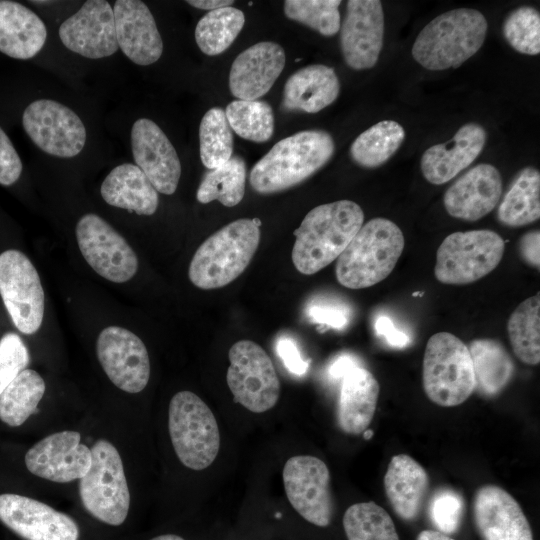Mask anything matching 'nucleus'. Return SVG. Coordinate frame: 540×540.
Segmentation results:
<instances>
[{
    "label": "nucleus",
    "instance_id": "obj_1",
    "mask_svg": "<svg viewBox=\"0 0 540 540\" xmlns=\"http://www.w3.org/2000/svg\"><path fill=\"white\" fill-rule=\"evenodd\" d=\"M364 221L362 208L339 200L310 210L294 231L292 262L304 275L322 270L345 250Z\"/></svg>",
    "mask_w": 540,
    "mask_h": 540
},
{
    "label": "nucleus",
    "instance_id": "obj_2",
    "mask_svg": "<svg viewBox=\"0 0 540 540\" xmlns=\"http://www.w3.org/2000/svg\"><path fill=\"white\" fill-rule=\"evenodd\" d=\"M335 143L324 130H305L277 142L251 169L249 182L259 194L294 187L332 158Z\"/></svg>",
    "mask_w": 540,
    "mask_h": 540
},
{
    "label": "nucleus",
    "instance_id": "obj_3",
    "mask_svg": "<svg viewBox=\"0 0 540 540\" xmlns=\"http://www.w3.org/2000/svg\"><path fill=\"white\" fill-rule=\"evenodd\" d=\"M487 29V20L478 10L446 11L420 31L412 46V56L427 70L458 68L482 47Z\"/></svg>",
    "mask_w": 540,
    "mask_h": 540
},
{
    "label": "nucleus",
    "instance_id": "obj_4",
    "mask_svg": "<svg viewBox=\"0 0 540 540\" xmlns=\"http://www.w3.org/2000/svg\"><path fill=\"white\" fill-rule=\"evenodd\" d=\"M258 218H242L209 236L194 253L188 276L196 287L211 290L224 287L248 267L260 242Z\"/></svg>",
    "mask_w": 540,
    "mask_h": 540
},
{
    "label": "nucleus",
    "instance_id": "obj_5",
    "mask_svg": "<svg viewBox=\"0 0 540 540\" xmlns=\"http://www.w3.org/2000/svg\"><path fill=\"white\" fill-rule=\"evenodd\" d=\"M404 246V235L393 221L369 220L337 258V281L349 289L376 285L393 271Z\"/></svg>",
    "mask_w": 540,
    "mask_h": 540
},
{
    "label": "nucleus",
    "instance_id": "obj_6",
    "mask_svg": "<svg viewBox=\"0 0 540 540\" xmlns=\"http://www.w3.org/2000/svg\"><path fill=\"white\" fill-rule=\"evenodd\" d=\"M422 384L427 397L442 407L466 401L475 390V377L468 346L449 332L432 335L426 344Z\"/></svg>",
    "mask_w": 540,
    "mask_h": 540
},
{
    "label": "nucleus",
    "instance_id": "obj_7",
    "mask_svg": "<svg viewBox=\"0 0 540 540\" xmlns=\"http://www.w3.org/2000/svg\"><path fill=\"white\" fill-rule=\"evenodd\" d=\"M168 429L174 451L189 469L203 470L216 459L220 432L208 405L191 391L177 392L170 400Z\"/></svg>",
    "mask_w": 540,
    "mask_h": 540
},
{
    "label": "nucleus",
    "instance_id": "obj_8",
    "mask_svg": "<svg viewBox=\"0 0 540 540\" xmlns=\"http://www.w3.org/2000/svg\"><path fill=\"white\" fill-rule=\"evenodd\" d=\"M91 465L79 479L83 507L97 520L112 526L121 525L130 508V492L121 456L105 439L91 448Z\"/></svg>",
    "mask_w": 540,
    "mask_h": 540
},
{
    "label": "nucleus",
    "instance_id": "obj_9",
    "mask_svg": "<svg viewBox=\"0 0 540 540\" xmlns=\"http://www.w3.org/2000/svg\"><path fill=\"white\" fill-rule=\"evenodd\" d=\"M504 251V240L492 230L454 232L437 249L435 277L449 285L475 282L498 266Z\"/></svg>",
    "mask_w": 540,
    "mask_h": 540
},
{
    "label": "nucleus",
    "instance_id": "obj_10",
    "mask_svg": "<svg viewBox=\"0 0 540 540\" xmlns=\"http://www.w3.org/2000/svg\"><path fill=\"white\" fill-rule=\"evenodd\" d=\"M226 380L234 401L254 413L273 408L280 381L272 360L256 342L240 340L229 349Z\"/></svg>",
    "mask_w": 540,
    "mask_h": 540
},
{
    "label": "nucleus",
    "instance_id": "obj_11",
    "mask_svg": "<svg viewBox=\"0 0 540 540\" xmlns=\"http://www.w3.org/2000/svg\"><path fill=\"white\" fill-rule=\"evenodd\" d=\"M0 296L15 327L34 334L44 316V290L29 258L19 250L0 254Z\"/></svg>",
    "mask_w": 540,
    "mask_h": 540
},
{
    "label": "nucleus",
    "instance_id": "obj_12",
    "mask_svg": "<svg viewBox=\"0 0 540 540\" xmlns=\"http://www.w3.org/2000/svg\"><path fill=\"white\" fill-rule=\"evenodd\" d=\"M75 233L82 256L98 275L114 283L134 277L138 270L135 252L103 218L94 213L83 215Z\"/></svg>",
    "mask_w": 540,
    "mask_h": 540
},
{
    "label": "nucleus",
    "instance_id": "obj_13",
    "mask_svg": "<svg viewBox=\"0 0 540 540\" xmlns=\"http://www.w3.org/2000/svg\"><path fill=\"white\" fill-rule=\"evenodd\" d=\"M22 124L33 143L55 157L77 156L86 143V129L80 117L55 100L30 103L23 112Z\"/></svg>",
    "mask_w": 540,
    "mask_h": 540
},
{
    "label": "nucleus",
    "instance_id": "obj_14",
    "mask_svg": "<svg viewBox=\"0 0 540 540\" xmlns=\"http://www.w3.org/2000/svg\"><path fill=\"white\" fill-rule=\"evenodd\" d=\"M282 475L286 496L298 514L316 526H328L333 502L327 465L315 456L297 455L286 461Z\"/></svg>",
    "mask_w": 540,
    "mask_h": 540
},
{
    "label": "nucleus",
    "instance_id": "obj_15",
    "mask_svg": "<svg viewBox=\"0 0 540 540\" xmlns=\"http://www.w3.org/2000/svg\"><path fill=\"white\" fill-rule=\"evenodd\" d=\"M97 358L110 379L122 391L139 393L150 378V360L143 341L119 326H108L98 335Z\"/></svg>",
    "mask_w": 540,
    "mask_h": 540
},
{
    "label": "nucleus",
    "instance_id": "obj_16",
    "mask_svg": "<svg viewBox=\"0 0 540 540\" xmlns=\"http://www.w3.org/2000/svg\"><path fill=\"white\" fill-rule=\"evenodd\" d=\"M0 521L24 540H78L69 515L27 496L0 494Z\"/></svg>",
    "mask_w": 540,
    "mask_h": 540
},
{
    "label": "nucleus",
    "instance_id": "obj_17",
    "mask_svg": "<svg viewBox=\"0 0 540 540\" xmlns=\"http://www.w3.org/2000/svg\"><path fill=\"white\" fill-rule=\"evenodd\" d=\"M384 12L379 0H349L340 25V47L354 70L370 69L383 47Z\"/></svg>",
    "mask_w": 540,
    "mask_h": 540
},
{
    "label": "nucleus",
    "instance_id": "obj_18",
    "mask_svg": "<svg viewBox=\"0 0 540 540\" xmlns=\"http://www.w3.org/2000/svg\"><path fill=\"white\" fill-rule=\"evenodd\" d=\"M77 431L50 434L34 444L25 455L29 472L40 478L67 483L82 478L91 465V449L80 442Z\"/></svg>",
    "mask_w": 540,
    "mask_h": 540
},
{
    "label": "nucleus",
    "instance_id": "obj_19",
    "mask_svg": "<svg viewBox=\"0 0 540 540\" xmlns=\"http://www.w3.org/2000/svg\"><path fill=\"white\" fill-rule=\"evenodd\" d=\"M66 48L90 59L113 55L119 48L113 8L104 0H88L59 27Z\"/></svg>",
    "mask_w": 540,
    "mask_h": 540
},
{
    "label": "nucleus",
    "instance_id": "obj_20",
    "mask_svg": "<svg viewBox=\"0 0 540 540\" xmlns=\"http://www.w3.org/2000/svg\"><path fill=\"white\" fill-rule=\"evenodd\" d=\"M131 149L136 165L157 192L172 195L181 177V163L162 129L148 118L136 120L131 129Z\"/></svg>",
    "mask_w": 540,
    "mask_h": 540
},
{
    "label": "nucleus",
    "instance_id": "obj_21",
    "mask_svg": "<svg viewBox=\"0 0 540 540\" xmlns=\"http://www.w3.org/2000/svg\"><path fill=\"white\" fill-rule=\"evenodd\" d=\"M473 517L482 540H534L519 503L499 486L484 485L476 491Z\"/></svg>",
    "mask_w": 540,
    "mask_h": 540
},
{
    "label": "nucleus",
    "instance_id": "obj_22",
    "mask_svg": "<svg viewBox=\"0 0 540 540\" xmlns=\"http://www.w3.org/2000/svg\"><path fill=\"white\" fill-rule=\"evenodd\" d=\"M285 62V51L278 43L264 41L248 47L231 65L230 92L239 100L259 99L271 89Z\"/></svg>",
    "mask_w": 540,
    "mask_h": 540
},
{
    "label": "nucleus",
    "instance_id": "obj_23",
    "mask_svg": "<svg viewBox=\"0 0 540 540\" xmlns=\"http://www.w3.org/2000/svg\"><path fill=\"white\" fill-rule=\"evenodd\" d=\"M502 190L499 170L488 163L478 164L446 190L444 207L454 218L477 221L496 207Z\"/></svg>",
    "mask_w": 540,
    "mask_h": 540
},
{
    "label": "nucleus",
    "instance_id": "obj_24",
    "mask_svg": "<svg viewBox=\"0 0 540 540\" xmlns=\"http://www.w3.org/2000/svg\"><path fill=\"white\" fill-rule=\"evenodd\" d=\"M119 48L135 64L147 66L159 60L163 41L147 5L139 0H117L113 7Z\"/></svg>",
    "mask_w": 540,
    "mask_h": 540
},
{
    "label": "nucleus",
    "instance_id": "obj_25",
    "mask_svg": "<svg viewBox=\"0 0 540 540\" xmlns=\"http://www.w3.org/2000/svg\"><path fill=\"white\" fill-rule=\"evenodd\" d=\"M486 130L477 123L459 128L449 141L429 147L421 157V171L431 184L441 185L466 169L482 152Z\"/></svg>",
    "mask_w": 540,
    "mask_h": 540
},
{
    "label": "nucleus",
    "instance_id": "obj_26",
    "mask_svg": "<svg viewBox=\"0 0 540 540\" xmlns=\"http://www.w3.org/2000/svg\"><path fill=\"white\" fill-rule=\"evenodd\" d=\"M379 383L364 367L357 366L341 379L337 420L341 430L358 435L370 425L377 406Z\"/></svg>",
    "mask_w": 540,
    "mask_h": 540
},
{
    "label": "nucleus",
    "instance_id": "obj_27",
    "mask_svg": "<svg viewBox=\"0 0 540 540\" xmlns=\"http://www.w3.org/2000/svg\"><path fill=\"white\" fill-rule=\"evenodd\" d=\"M340 92L333 68L314 64L293 73L284 85L282 106L287 111L317 113L331 105Z\"/></svg>",
    "mask_w": 540,
    "mask_h": 540
},
{
    "label": "nucleus",
    "instance_id": "obj_28",
    "mask_svg": "<svg viewBox=\"0 0 540 540\" xmlns=\"http://www.w3.org/2000/svg\"><path fill=\"white\" fill-rule=\"evenodd\" d=\"M46 38V26L35 12L18 2L0 0V52L27 60L43 48Z\"/></svg>",
    "mask_w": 540,
    "mask_h": 540
},
{
    "label": "nucleus",
    "instance_id": "obj_29",
    "mask_svg": "<svg viewBox=\"0 0 540 540\" xmlns=\"http://www.w3.org/2000/svg\"><path fill=\"white\" fill-rule=\"evenodd\" d=\"M428 487L426 470L411 456L398 454L391 458L384 476V489L401 519L413 521L419 515Z\"/></svg>",
    "mask_w": 540,
    "mask_h": 540
},
{
    "label": "nucleus",
    "instance_id": "obj_30",
    "mask_svg": "<svg viewBox=\"0 0 540 540\" xmlns=\"http://www.w3.org/2000/svg\"><path fill=\"white\" fill-rule=\"evenodd\" d=\"M100 193L107 204L138 215H153L159 204L157 190L142 170L131 163L113 168L103 180Z\"/></svg>",
    "mask_w": 540,
    "mask_h": 540
},
{
    "label": "nucleus",
    "instance_id": "obj_31",
    "mask_svg": "<svg viewBox=\"0 0 540 540\" xmlns=\"http://www.w3.org/2000/svg\"><path fill=\"white\" fill-rule=\"evenodd\" d=\"M475 390L486 397L499 394L510 382L514 363L503 345L490 338L474 339L468 346Z\"/></svg>",
    "mask_w": 540,
    "mask_h": 540
},
{
    "label": "nucleus",
    "instance_id": "obj_32",
    "mask_svg": "<svg viewBox=\"0 0 540 540\" xmlns=\"http://www.w3.org/2000/svg\"><path fill=\"white\" fill-rule=\"evenodd\" d=\"M540 217V173L523 168L504 195L497 210L498 220L509 227L531 224Z\"/></svg>",
    "mask_w": 540,
    "mask_h": 540
},
{
    "label": "nucleus",
    "instance_id": "obj_33",
    "mask_svg": "<svg viewBox=\"0 0 540 540\" xmlns=\"http://www.w3.org/2000/svg\"><path fill=\"white\" fill-rule=\"evenodd\" d=\"M404 128L396 121H380L362 132L351 144L350 156L359 166L376 168L387 162L400 148Z\"/></svg>",
    "mask_w": 540,
    "mask_h": 540
},
{
    "label": "nucleus",
    "instance_id": "obj_34",
    "mask_svg": "<svg viewBox=\"0 0 540 540\" xmlns=\"http://www.w3.org/2000/svg\"><path fill=\"white\" fill-rule=\"evenodd\" d=\"M45 388L43 378L35 370L20 372L0 394V420L11 427L22 425L37 411Z\"/></svg>",
    "mask_w": 540,
    "mask_h": 540
},
{
    "label": "nucleus",
    "instance_id": "obj_35",
    "mask_svg": "<svg viewBox=\"0 0 540 540\" xmlns=\"http://www.w3.org/2000/svg\"><path fill=\"white\" fill-rule=\"evenodd\" d=\"M507 332L513 352L528 365L540 362V295L521 302L512 312Z\"/></svg>",
    "mask_w": 540,
    "mask_h": 540
},
{
    "label": "nucleus",
    "instance_id": "obj_36",
    "mask_svg": "<svg viewBox=\"0 0 540 540\" xmlns=\"http://www.w3.org/2000/svg\"><path fill=\"white\" fill-rule=\"evenodd\" d=\"M245 184V161L240 156H232L225 164L204 175L196 198L202 204L218 200L226 207H233L242 201Z\"/></svg>",
    "mask_w": 540,
    "mask_h": 540
},
{
    "label": "nucleus",
    "instance_id": "obj_37",
    "mask_svg": "<svg viewBox=\"0 0 540 540\" xmlns=\"http://www.w3.org/2000/svg\"><path fill=\"white\" fill-rule=\"evenodd\" d=\"M244 23V13L232 6L210 11L196 25V43L206 55L221 54L234 42Z\"/></svg>",
    "mask_w": 540,
    "mask_h": 540
},
{
    "label": "nucleus",
    "instance_id": "obj_38",
    "mask_svg": "<svg viewBox=\"0 0 540 540\" xmlns=\"http://www.w3.org/2000/svg\"><path fill=\"white\" fill-rule=\"evenodd\" d=\"M343 528L348 540H399L388 512L372 501L349 506L343 516Z\"/></svg>",
    "mask_w": 540,
    "mask_h": 540
},
{
    "label": "nucleus",
    "instance_id": "obj_39",
    "mask_svg": "<svg viewBox=\"0 0 540 540\" xmlns=\"http://www.w3.org/2000/svg\"><path fill=\"white\" fill-rule=\"evenodd\" d=\"M225 115L231 130L243 139L261 143L273 135L274 114L265 101H232L227 105Z\"/></svg>",
    "mask_w": 540,
    "mask_h": 540
},
{
    "label": "nucleus",
    "instance_id": "obj_40",
    "mask_svg": "<svg viewBox=\"0 0 540 540\" xmlns=\"http://www.w3.org/2000/svg\"><path fill=\"white\" fill-rule=\"evenodd\" d=\"M199 146L201 161L209 170L232 157L233 135L221 108L213 107L204 114L199 126Z\"/></svg>",
    "mask_w": 540,
    "mask_h": 540
},
{
    "label": "nucleus",
    "instance_id": "obj_41",
    "mask_svg": "<svg viewBox=\"0 0 540 540\" xmlns=\"http://www.w3.org/2000/svg\"><path fill=\"white\" fill-rule=\"evenodd\" d=\"M340 0H286L284 13L323 36L330 37L340 30Z\"/></svg>",
    "mask_w": 540,
    "mask_h": 540
},
{
    "label": "nucleus",
    "instance_id": "obj_42",
    "mask_svg": "<svg viewBox=\"0 0 540 540\" xmlns=\"http://www.w3.org/2000/svg\"><path fill=\"white\" fill-rule=\"evenodd\" d=\"M502 32L508 44L526 55L540 53V14L531 6L523 5L505 18Z\"/></svg>",
    "mask_w": 540,
    "mask_h": 540
},
{
    "label": "nucleus",
    "instance_id": "obj_43",
    "mask_svg": "<svg viewBox=\"0 0 540 540\" xmlns=\"http://www.w3.org/2000/svg\"><path fill=\"white\" fill-rule=\"evenodd\" d=\"M463 510L462 497L453 490L443 489L431 499L429 515L437 530L449 535L458 530Z\"/></svg>",
    "mask_w": 540,
    "mask_h": 540
},
{
    "label": "nucleus",
    "instance_id": "obj_44",
    "mask_svg": "<svg viewBox=\"0 0 540 540\" xmlns=\"http://www.w3.org/2000/svg\"><path fill=\"white\" fill-rule=\"evenodd\" d=\"M30 361L28 349L19 335L7 333L0 339V394L12 380L26 369Z\"/></svg>",
    "mask_w": 540,
    "mask_h": 540
},
{
    "label": "nucleus",
    "instance_id": "obj_45",
    "mask_svg": "<svg viewBox=\"0 0 540 540\" xmlns=\"http://www.w3.org/2000/svg\"><path fill=\"white\" fill-rule=\"evenodd\" d=\"M306 312L311 322L324 328L341 330L350 321L349 308L335 301H313L307 307Z\"/></svg>",
    "mask_w": 540,
    "mask_h": 540
},
{
    "label": "nucleus",
    "instance_id": "obj_46",
    "mask_svg": "<svg viewBox=\"0 0 540 540\" xmlns=\"http://www.w3.org/2000/svg\"><path fill=\"white\" fill-rule=\"evenodd\" d=\"M22 162L7 134L0 127V184L10 186L21 176Z\"/></svg>",
    "mask_w": 540,
    "mask_h": 540
},
{
    "label": "nucleus",
    "instance_id": "obj_47",
    "mask_svg": "<svg viewBox=\"0 0 540 540\" xmlns=\"http://www.w3.org/2000/svg\"><path fill=\"white\" fill-rule=\"evenodd\" d=\"M277 354L284 366L293 374L304 375L309 367V361L304 360L297 343L289 336L282 335L276 343Z\"/></svg>",
    "mask_w": 540,
    "mask_h": 540
},
{
    "label": "nucleus",
    "instance_id": "obj_48",
    "mask_svg": "<svg viewBox=\"0 0 540 540\" xmlns=\"http://www.w3.org/2000/svg\"><path fill=\"white\" fill-rule=\"evenodd\" d=\"M374 328L377 336L390 347L402 349L410 343L409 336L398 329L387 315H379L375 320Z\"/></svg>",
    "mask_w": 540,
    "mask_h": 540
},
{
    "label": "nucleus",
    "instance_id": "obj_49",
    "mask_svg": "<svg viewBox=\"0 0 540 540\" xmlns=\"http://www.w3.org/2000/svg\"><path fill=\"white\" fill-rule=\"evenodd\" d=\"M540 232L533 230L525 233L519 241V251L522 258L531 266H540Z\"/></svg>",
    "mask_w": 540,
    "mask_h": 540
},
{
    "label": "nucleus",
    "instance_id": "obj_50",
    "mask_svg": "<svg viewBox=\"0 0 540 540\" xmlns=\"http://www.w3.org/2000/svg\"><path fill=\"white\" fill-rule=\"evenodd\" d=\"M360 366L359 360L351 354H341L329 364L327 373L333 380H341L351 369Z\"/></svg>",
    "mask_w": 540,
    "mask_h": 540
},
{
    "label": "nucleus",
    "instance_id": "obj_51",
    "mask_svg": "<svg viewBox=\"0 0 540 540\" xmlns=\"http://www.w3.org/2000/svg\"><path fill=\"white\" fill-rule=\"evenodd\" d=\"M186 2L195 8L209 11L228 7L234 3V1L229 0H188Z\"/></svg>",
    "mask_w": 540,
    "mask_h": 540
},
{
    "label": "nucleus",
    "instance_id": "obj_52",
    "mask_svg": "<svg viewBox=\"0 0 540 540\" xmlns=\"http://www.w3.org/2000/svg\"><path fill=\"white\" fill-rule=\"evenodd\" d=\"M416 540H455L448 534L440 532L438 530H423L421 531Z\"/></svg>",
    "mask_w": 540,
    "mask_h": 540
},
{
    "label": "nucleus",
    "instance_id": "obj_53",
    "mask_svg": "<svg viewBox=\"0 0 540 540\" xmlns=\"http://www.w3.org/2000/svg\"><path fill=\"white\" fill-rule=\"evenodd\" d=\"M151 540H185V539L175 534H164V535L156 536L152 538Z\"/></svg>",
    "mask_w": 540,
    "mask_h": 540
},
{
    "label": "nucleus",
    "instance_id": "obj_54",
    "mask_svg": "<svg viewBox=\"0 0 540 540\" xmlns=\"http://www.w3.org/2000/svg\"><path fill=\"white\" fill-rule=\"evenodd\" d=\"M362 434L364 439L369 440L374 435V431L371 429H366Z\"/></svg>",
    "mask_w": 540,
    "mask_h": 540
}]
</instances>
